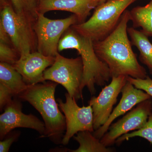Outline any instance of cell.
I'll use <instances>...</instances> for the list:
<instances>
[{"mask_svg":"<svg viewBox=\"0 0 152 152\" xmlns=\"http://www.w3.org/2000/svg\"><path fill=\"white\" fill-rule=\"evenodd\" d=\"M130 11L126 10L116 27L103 39L93 42L95 51L99 59L107 66L111 78L120 76L145 79L147 74L132 49L128 37V24Z\"/></svg>","mask_w":152,"mask_h":152,"instance_id":"1","label":"cell"},{"mask_svg":"<svg viewBox=\"0 0 152 152\" xmlns=\"http://www.w3.org/2000/svg\"><path fill=\"white\" fill-rule=\"evenodd\" d=\"M58 84L51 81L28 85L17 98L31 104L42 118L45 131L41 138H48L59 145L66 130V119L59 108L55 94Z\"/></svg>","mask_w":152,"mask_h":152,"instance_id":"2","label":"cell"},{"mask_svg":"<svg viewBox=\"0 0 152 152\" xmlns=\"http://www.w3.org/2000/svg\"><path fill=\"white\" fill-rule=\"evenodd\" d=\"M68 49L76 50L83 60L84 72L82 91L86 87L91 95H94L96 85L103 86L111 78L107 66L98 58L93 41L80 34L72 27L64 33L58 46L59 52Z\"/></svg>","mask_w":152,"mask_h":152,"instance_id":"3","label":"cell"},{"mask_svg":"<svg viewBox=\"0 0 152 152\" xmlns=\"http://www.w3.org/2000/svg\"><path fill=\"white\" fill-rule=\"evenodd\" d=\"M137 0H108L95 8L92 15L81 23L72 27L93 42L106 38L118 26L127 8Z\"/></svg>","mask_w":152,"mask_h":152,"instance_id":"4","label":"cell"},{"mask_svg":"<svg viewBox=\"0 0 152 152\" xmlns=\"http://www.w3.org/2000/svg\"><path fill=\"white\" fill-rule=\"evenodd\" d=\"M0 23L20 56L37 51L35 22L17 13L10 0H1Z\"/></svg>","mask_w":152,"mask_h":152,"instance_id":"5","label":"cell"},{"mask_svg":"<svg viewBox=\"0 0 152 152\" xmlns=\"http://www.w3.org/2000/svg\"><path fill=\"white\" fill-rule=\"evenodd\" d=\"M84 66L81 57L65 58L58 53L55 61L44 73L45 81H51L64 87L76 101L83 99L81 85Z\"/></svg>","mask_w":152,"mask_h":152,"instance_id":"6","label":"cell"},{"mask_svg":"<svg viewBox=\"0 0 152 152\" xmlns=\"http://www.w3.org/2000/svg\"><path fill=\"white\" fill-rule=\"evenodd\" d=\"M78 23L75 15L64 19L52 20L45 14L38 13L34 29L37 40V51L46 56L56 57L58 46L64 33L73 25Z\"/></svg>","mask_w":152,"mask_h":152,"instance_id":"7","label":"cell"},{"mask_svg":"<svg viewBox=\"0 0 152 152\" xmlns=\"http://www.w3.org/2000/svg\"><path fill=\"white\" fill-rule=\"evenodd\" d=\"M66 102L61 99H57L60 109L64 113L66 119V130L63 137L62 143L68 145L70 140L75 135L83 131H88L93 132L94 116L91 106L80 107L75 98L65 94Z\"/></svg>","mask_w":152,"mask_h":152,"instance_id":"8","label":"cell"},{"mask_svg":"<svg viewBox=\"0 0 152 152\" xmlns=\"http://www.w3.org/2000/svg\"><path fill=\"white\" fill-rule=\"evenodd\" d=\"M152 113V100L150 98L138 104L121 119L112 124L101 142L106 147L113 145L121 136L142 127Z\"/></svg>","mask_w":152,"mask_h":152,"instance_id":"9","label":"cell"},{"mask_svg":"<svg viewBox=\"0 0 152 152\" xmlns=\"http://www.w3.org/2000/svg\"><path fill=\"white\" fill-rule=\"evenodd\" d=\"M21 101L17 97L12 99L5 107L4 112L0 115V140H2L9 133L18 128L34 130L44 134V122L32 114L26 115L22 112Z\"/></svg>","mask_w":152,"mask_h":152,"instance_id":"10","label":"cell"},{"mask_svg":"<svg viewBox=\"0 0 152 152\" xmlns=\"http://www.w3.org/2000/svg\"><path fill=\"white\" fill-rule=\"evenodd\" d=\"M110 83L102 89L98 96H93L88 102L94 116V128L97 129L105 124L116 103L118 95L127 82L126 76L112 77Z\"/></svg>","mask_w":152,"mask_h":152,"instance_id":"11","label":"cell"},{"mask_svg":"<svg viewBox=\"0 0 152 152\" xmlns=\"http://www.w3.org/2000/svg\"><path fill=\"white\" fill-rule=\"evenodd\" d=\"M56 57L45 56L38 51L20 57L13 66L28 85L43 83L45 71L53 64Z\"/></svg>","mask_w":152,"mask_h":152,"instance_id":"12","label":"cell"},{"mask_svg":"<svg viewBox=\"0 0 152 152\" xmlns=\"http://www.w3.org/2000/svg\"><path fill=\"white\" fill-rule=\"evenodd\" d=\"M121 93V99L118 105L113 110L108 119L104 124L93 132V134L96 137L100 140L117 118L130 111L140 103L151 98L148 94L142 90L137 88L128 81Z\"/></svg>","mask_w":152,"mask_h":152,"instance_id":"13","label":"cell"},{"mask_svg":"<svg viewBox=\"0 0 152 152\" xmlns=\"http://www.w3.org/2000/svg\"><path fill=\"white\" fill-rule=\"evenodd\" d=\"M28 85L21 74L10 64L0 63V110L26 89Z\"/></svg>","mask_w":152,"mask_h":152,"instance_id":"14","label":"cell"},{"mask_svg":"<svg viewBox=\"0 0 152 152\" xmlns=\"http://www.w3.org/2000/svg\"><path fill=\"white\" fill-rule=\"evenodd\" d=\"M100 4V0H43L39 4L38 12L43 14L52 11L70 12L77 17V24L81 23Z\"/></svg>","mask_w":152,"mask_h":152,"instance_id":"15","label":"cell"},{"mask_svg":"<svg viewBox=\"0 0 152 152\" xmlns=\"http://www.w3.org/2000/svg\"><path fill=\"white\" fill-rule=\"evenodd\" d=\"M127 32L132 46L137 47L140 52V61L148 67L152 75V44L148 37L134 27L128 28Z\"/></svg>","mask_w":152,"mask_h":152,"instance_id":"16","label":"cell"},{"mask_svg":"<svg viewBox=\"0 0 152 152\" xmlns=\"http://www.w3.org/2000/svg\"><path fill=\"white\" fill-rule=\"evenodd\" d=\"M73 138L79 144V147L76 150L65 148L62 152H112L114 149L106 147L102 143L100 139L96 137L93 132L88 131L80 132L74 136Z\"/></svg>","mask_w":152,"mask_h":152,"instance_id":"17","label":"cell"},{"mask_svg":"<svg viewBox=\"0 0 152 152\" xmlns=\"http://www.w3.org/2000/svg\"><path fill=\"white\" fill-rule=\"evenodd\" d=\"M133 27L142 28L141 31L148 37L152 36V0L145 6H138L130 11Z\"/></svg>","mask_w":152,"mask_h":152,"instance_id":"18","label":"cell"},{"mask_svg":"<svg viewBox=\"0 0 152 152\" xmlns=\"http://www.w3.org/2000/svg\"><path fill=\"white\" fill-rule=\"evenodd\" d=\"M16 12L35 22L37 19L39 0H10Z\"/></svg>","mask_w":152,"mask_h":152,"instance_id":"19","label":"cell"},{"mask_svg":"<svg viewBox=\"0 0 152 152\" xmlns=\"http://www.w3.org/2000/svg\"><path fill=\"white\" fill-rule=\"evenodd\" d=\"M137 137L143 138L152 144V113L149 117L145 124L142 127L121 136L117 139L115 144L119 146L125 141H127L129 139Z\"/></svg>","mask_w":152,"mask_h":152,"instance_id":"20","label":"cell"},{"mask_svg":"<svg viewBox=\"0 0 152 152\" xmlns=\"http://www.w3.org/2000/svg\"><path fill=\"white\" fill-rule=\"evenodd\" d=\"M20 55L13 45L0 43V61L14 65L20 59Z\"/></svg>","mask_w":152,"mask_h":152,"instance_id":"21","label":"cell"},{"mask_svg":"<svg viewBox=\"0 0 152 152\" xmlns=\"http://www.w3.org/2000/svg\"><path fill=\"white\" fill-rule=\"evenodd\" d=\"M127 80L136 88L142 90L152 97V79L148 76L145 79L134 78L127 76Z\"/></svg>","mask_w":152,"mask_h":152,"instance_id":"22","label":"cell"},{"mask_svg":"<svg viewBox=\"0 0 152 152\" xmlns=\"http://www.w3.org/2000/svg\"><path fill=\"white\" fill-rule=\"evenodd\" d=\"M20 135L19 131H12L0 141V152H8L12 144L18 140Z\"/></svg>","mask_w":152,"mask_h":152,"instance_id":"23","label":"cell"},{"mask_svg":"<svg viewBox=\"0 0 152 152\" xmlns=\"http://www.w3.org/2000/svg\"><path fill=\"white\" fill-rule=\"evenodd\" d=\"M0 43L13 45L10 36L1 23H0Z\"/></svg>","mask_w":152,"mask_h":152,"instance_id":"24","label":"cell"},{"mask_svg":"<svg viewBox=\"0 0 152 152\" xmlns=\"http://www.w3.org/2000/svg\"><path fill=\"white\" fill-rule=\"evenodd\" d=\"M100 1L101 4H102V3H103L106 0H100Z\"/></svg>","mask_w":152,"mask_h":152,"instance_id":"25","label":"cell"},{"mask_svg":"<svg viewBox=\"0 0 152 152\" xmlns=\"http://www.w3.org/2000/svg\"><path fill=\"white\" fill-rule=\"evenodd\" d=\"M43 1V0H39V3H40V2H41V1Z\"/></svg>","mask_w":152,"mask_h":152,"instance_id":"26","label":"cell"}]
</instances>
